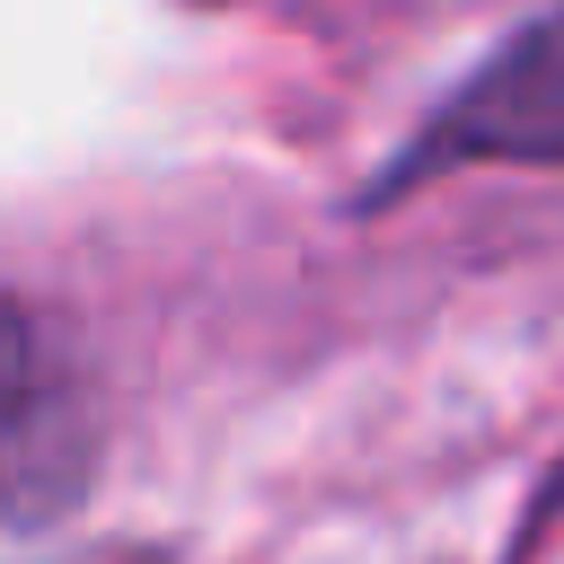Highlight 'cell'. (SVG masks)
<instances>
[{
	"label": "cell",
	"mask_w": 564,
	"mask_h": 564,
	"mask_svg": "<svg viewBox=\"0 0 564 564\" xmlns=\"http://www.w3.org/2000/svg\"><path fill=\"white\" fill-rule=\"evenodd\" d=\"M423 159H564V18H538L494 62H476Z\"/></svg>",
	"instance_id": "1"
}]
</instances>
